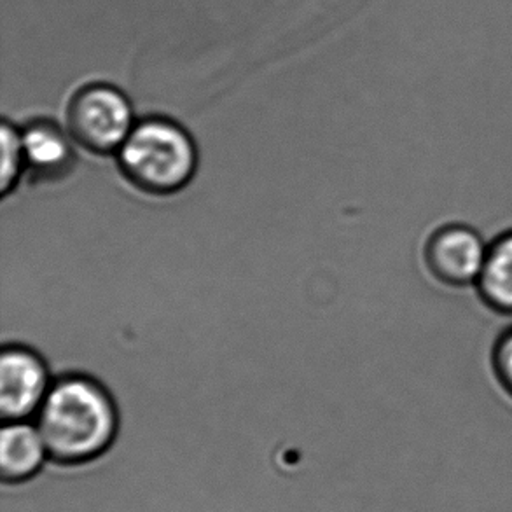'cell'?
<instances>
[{
  "instance_id": "obj_5",
  "label": "cell",
  "mask_w": 512,
  "mask_h": 512,
  "mask_svg": "<svg viewBox=\"0 0 512 512\" xmlns=\"http://www.w3.org/2000/svg\"><path fill=\"white\" fill-rule=\"evenodd\" d=\"M53 381L39 353L7 345L0 355V415L4 422H27L41 411Z\"/></svg>"
},
{
  "instance_id": "obj_8",
  "label": "cell",
  "mask_w": 512,
  "mask_h": 512,
  "mask_svg": "<svg viewBox=\"0 0 512 512\" xmlns=\"http://www.w3.org/2000/svg\"><path fill=\"white\" fill-rule=\"evenodd\" d=\"M476 291L492 312L512 317V229L488 243Z\"/></svg>"
},
{
  "instance_id": "obj_4",
  "label": "cell",
  "mask_w": 512,
  "mask_h": 512,
  "mask_svg": "<svg viewBox=\"0 0 512 512\" xmlns=\"http://www.w3.org/2000/svg\"><path fill=\"white\" fill-rule=\"evenodd\" d=\"M488 243L478 229L451 222L430 233L423 259L430 275L451 289H465L478 284L485 266Z\"/></svg>"
},
{
  "instance_id": "obj_1",
  "label": "cell",
  "mask_w": 512,
  "mask_h": 512,
  "mask_svg": "<svg viewBox=\"0 0 512 512\" xmlns=\"http://www.w3.org/2000/svg\"><path fill=\"white\" fill-rule=\"evenodd\" d=\"M35 420L49 460L65 467L104 457L119 432L116 402L100 381L86 374H65L53 381Z\"/></svg>"
},
{
  "instance_id": "obj_3",
  "label": "cell",
  "mask_w": 512,
  "mask_h": 512,
  "mask_svg": "<svg viewBox=\"0 0 512 512\" xmlns=\"http://www.w3.org/2000/svg\"><path fill=\"white\" fill-rule=\"evenodd\" d=\"M135 125L130 100L111 84L84 86L67 109V132L93 154H118Z\"/></svg>"
},
{
  "instance_id": "obj_9",
  "label": "cell",
  "mask_w": 512,
  "mask_h": 512,
  "mask_svg": "<svg viewBox=\"0 0 512 512\" xmlns=\"http://www.w3.org/2000/svg\"><path fill=\"white\" fill-rule=\"evenodd\" d=\"M2 144V167H0V193L7 196L13 193L25 170V154L21 142V130L11 125L7 119L0 126Z\"/></svg>"
},
{
  "instance_id": "obj_6",
  "label": "cell",
  "mask_w": 512,
  "mask_h": 512,
  "mask_svg": "<svg viewBox=\"0 0 512 512\" xmlns=\"http://www.w3.org/2000/svg\"><path fill=\"white\" fill-rule=\"evenodd\" d=\"M25 170L39 182H58L76 167L74 139L60 126L39 119L21 130Z\"/></svg>"
},
{
  "instance_id": "obj_7",
  "label": "cell",
  "mask_w": 512,
  "mask_h": 512,
  "mask_svg": "<svg viewBox=\"0 0 512 512\" xmlns=\"http://www.w3.org/2000/svg\"><path fill=\"white\" fill-rule=\"evenodd\" d=\"M48 460V448L37 425L6 422L0 434V476L6 485L34 479Z\"/></svg>"
},
{
  "instance_id": "obj_10",
  "label": "cell",
  "mask_w": 512,
  "mask_h": 512,
  "mask_svg": "<svg viewBox=\"0 0 512 512\" xmlns=\"http://www.w3.org/2000/svg\"><path fill=\"white\" fill-rule=\"evenodd\" d=\"M492 369L500 388L512 399V326L502 331L493 343Z\"/></svg>"
},
{
  "instance_id": "obj_2",
  "label": "cell",
  "mask_w": 512,
  "mask_h": 512,
  "mask_svg": "<svg viewBox=\"0 0 512 512\" xmlns=\"http://www.w3.org/2000/svg\"><path fill=\"white\" fill-rule=\"evenodd\" d=\"M116 156L123 177L151 196L180 193L198 170L193 137L167 118L137 121Z\"/></svg>"
}]
</instances>
